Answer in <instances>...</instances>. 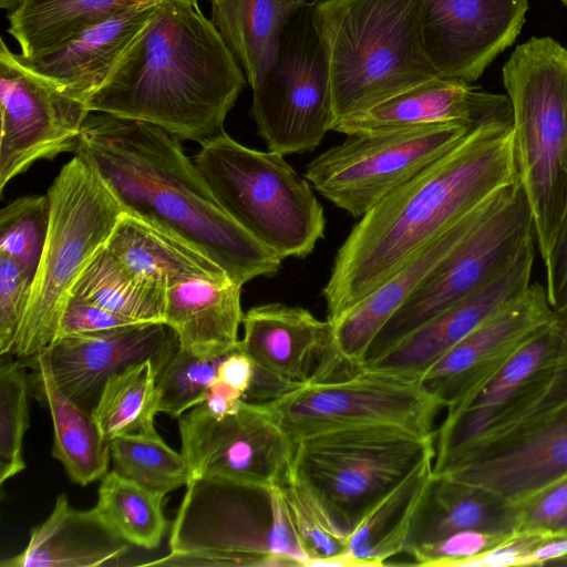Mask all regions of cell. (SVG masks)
I'll list each match as a JSON object with an SVG mask.
<instances>
[{"instance_id":"30bf717a","label":"cell","mask_w":567,"mask_h":567,"mask_svg":"<svg viewBox=\"0 0 567 567\" xmlns=\"http://www.w3.org/2000/svg\"><path fill=\"white\" fill-rule=\"evenodd\" d=\"M433 473L513 505L567 476V348L548 388L526 412L433 464Z\"/></svg>"},{"instance_id":"816d5d0a","label":"cell","mask_w":567,"mask_h":567,"mask_svg":"<svg viewBox=\"0 0 567 567\" xmlns=\"http://www.w3.org/2000/svg\"><path fill=\"white\" fill-rule=\"evenodd\" d=\"M555 318H556L557 322L559 323L565 338L567 339V310L559 312V313H555Z\"/></svg>"},{"instance_id":"e575fe53","label":"cell","mask_w":567,"mask_h":567,"mask_svg":"<svg viewBox=\"0 0 567 567\" xmlns=\"http://www.w3.org/2000/svg\"><path fill=\"white\" fill-rule=\"evenodd\" d=\"M157 374L154 362L145 360L106 380L91 413L107 442L123 435L156 431Z\"/></svg>"},{"instance_id":"83f0119b","label":"cell","mask_w":567,"mask_h":567,"mask_svg":"<svg viewBox=\"0 0 567 567\" xmlns=\"http://www.w3.org/2000/svg\"><path fill=\"white\" fill-rule=\"evenodd\" d=\"M21 361L31 370V394L48 408L51 415L52 456L75 484L85 486L102 480L110 465V442L103 437L91 411L60 389L45 351Z\"/></svg>"},{"instance_id":"8fae6325","label":"cell","mask_w":567,"mask_h":567,"mask_svg":"<svg viewBox=\"0 0 567 567\" xmlns=\"http://www.w3.org/2000/svg\"><path fill=\"white\" fill-rule=\"evenodd\" d=\"M534 239L533 218L518 182L493 213L421 282L370 346L371 362L408 334L506 271Z\"/></svg>"},{"instance_id":"4316f807","label":"cell","mask_w":567,"mask_h":567,"mask_svg":"<svg viewBox=\"0 0 567 567\" xmlns=\"http://www.w3.org/2000/svg\"><path fill=\"white\" fill-rule=\"evenodd\" d=\"M241 287L228 276L189 279L169 287L165 323L175 331L179 348L199 357L225 355L239 349Z\"/></svg>"},{"instance_id":"c3c4849f","label":"cell","mask_w":567,"mask_h":567,"mask_svg":"<svg viewBox=\"0 0 567 567\" xmlns=\"http://www.w3.org/2000/svg\"><path fill=\"white\" fill-rule=\"evenodd\" d=\"M254 371L252 361L240 350L239 346V349L224 357L218 367L217 379L245 398L251 384Z\"/></svg>"},{"instance_id":"277c9868","label":"cell","mask_w":567,"mask_h":567,"mask_svg":"<svg viewBox=\"0 0 567 567\" xmlns=\"http://www.w3.org/2000/svg\"><path fill=\"white\" fill-rule=\"evenodd\" d=\"M313 3L329 68L333 123L439 78L424 48L423 0Z\"/></svg>"},{"instance_id":"bcb514c9","label":"cell","mask_w":567,"mask_h":567,"mask_svg":"<svg viewBox=\"0 0 567 567\" xmlns=\"http://www.w3.org/2000/svg\"><path fill=\"white\" fill-rule=\"evenodd\" d=\"M547 536L516 530L506 540L466 561L463 567L528 566L529 554Z\"/></svg>"},{"instance_id":"ab89813d","label":"cell","mask_w":567,"mask_h":567,"mask_svg":"<svg viewBox=\"0 0 567 567\" xmlns=\"http://www.w3.org/2000/svg\"><path fill=\"white\" fill-rule=\"evenodd\" d=\"M225 355L199 357L178 348L156 378L158 413L179 419L200 404Z\"/></svg>"},{"instance_id":"4dcf8cb0","label":"cell","mask_w":567,"mask_h":567,"mask_svg":"<svg viewBox=\"0 0 567 567\" xmlns=\"http://www.w3.org/2000/svg\"><path fill=\"white\" fill-rule=\"evenodd\" d=\"M308 0H215L212 21L254 89L275 63L282 34Z\"/></svg>"},{"instance_id":"f5cc1de1","label":"cell","mask_w":567,"mask_h":567,"mask_svg":"<svg viewBox=\"0 0 567 567\" xmlns=\"http://www.w3.org/2000/svg\"><path fill=\"white\" fill-rule=\"evenodd\" d=\"M561 1H563V3H564V4H566V6H567V0H561Z\"/></svg>"},{"instance_id":"f1b7e54d","label":"cell","mask_w":567,"mask_h":567,"mask_svg":"<svg viewBox=\"0 0 567 567\" xmlns=\"http://www.w3.org/2000/svg\"><path fill=\"white\" fill-rule=\"evenodd\" d=\"M470 529L515 532V506L482 487L433 473L412 519L404 553Z\"/></svg>"},{"instance_id":"f35d334b","label":"cell","mask_w":567,"mask_h":567,"mask_svg":"<svg viewBox=\"0 0 567 567\" xmlns=\"http://www.w3.org/2000/svg\"><path fill=\"white\" fill-rule=\"evenodd\" d=\"M50 224L48 195H28L0 210V252L13 258L33 278Z\"/></svg>"},{"instance_id":"9a60e30c","label":"cell","mask_w":567,"mask_h":567,"mask_svg":"<svg viewBox=\"0 0 567 567\" xmlns=\"http://www.w3.org/2000/svg\"><path fill=\"white\" fill-rule=\"evenodd\" d=\"M566 348L567 340L554 317L486 373L446 409L436 430L433 464L495 433L526 412L548 388Z\"/></svg>"},{"instance_id":"8992f818","label":"cell","mask_w":567,"mask_h":567,"mask_svg":"<svg viewBox=\"0 0 567 567\" xmlns=\"http://www.w3.org/2000/svg\"><path fill=\"white\" fill-rule=\"evenodd\" d=\"M435 436L394 425L319 432L293 442L287 476L349 538L374 507L435 458Z\"/></svg>"},{"instance_id":"9c48e42d","label":"cell","mask_w":567,"mask_h":567,"mask_svg":"<svg viewBox=\"0 0 567 567\" xmlns=\"http://www.w3.org/2000/svg\"><path fill=\"white\" fill-rule=\"evenodd\" d=\"M194 163L226 213L284 259L306 258L323 238L313 187L284 155L249 148L223 131L200 143Z\"/></svg>"},{"instance_id":"f907efd6","label":"cell","mask_w":567,"mask_h":567,"mask_svg":"<svg viewBox=\"0 0 567 567\" xmlns=\"http://www.w3.org/2000/svg\"><path fill=\"white\" fill-rule=\"evenodd\" d=\"M550 536H567V509L551 529Z\"/></svg>"},{"instance_id":"2e32d148","label":"cell","mask_w":567,"mask_h":567,"mask_svg":"<svg viewBox=\"0 0 567 567\" xmlns=\"http://www.w3.org/2000/svg\"><path fill=\"white\" fill-rule=\"evenodd\" d=\"M178 430L189 480L220 477L275 486L287 477L293 442L265 403L241 400L223 415L200 403L178 419Z\"/></svg>"},{"instance_id":"52a82bcc","label":"cell","mask_w":567,"mask_h":567,"mask_svg":"<svg viewBox=\"0 0 567 567\" xmlns=\"http://www.w3.org/2000/svg\"><path fill=\"white\" fill-rule=\"evenodd\" d=\"M518 179L547 262L567 210V50L550 37L516 47L503 66Z\"/></svg>"},{"instance_id":"d6986e66","label":"cell","mask_w":567,"mask_h":567,"mask_svg":"<svg viewBox=\"0 0 567 567\" xmlns=\"http://www.w3.org/2000/svg\"><path fill=\"white\" fill-rule=\"evenodd\" d=\"M165 322H141L104 332L61 337L44 351L55 382L74 402L91 411L106 380L145 360L158 372L178 350Z\"/></svg>"},{"instance_id":"d6a6232c","label":"cell","mask_w":567,"mask_h":567,"mask_svg":"<svg viewBox=\"0 0 567 567\" xmlns=\"http://www.w3.org/2000/svg\"><path fill=\"white\" fill-rule=\"evenodd\" d=\"M427 462L411 474L365 517L348 538V554L354 567L383 566L404 553L412 519L433 474Z\"/></svg>"},{"instance_id":"7bdbcfd3","label":"cell","mask_w":567,"mask_h":567,"mask_svg":"<svg viewBox=\"0 0 567 567\" xmlns=\"http://www.w3.org/2000/svg\"><path fill=\"white\" fill-rule=\"evenodd\" d=\"M515 532L461 530L414 547L408 554L421 566L463 567L466 561L492 549Z\"/></svg>"},{"instance_id":"ffe728a7","label":"cell","mask_w":567,"mask_h":567,"mask_svg":"<svg viewBox=\"0 0 567 567\" xmlns=\"http://www.w3.org/2000/svg\"><path fill=\"white\" fill-rule=\"evenodd\" d=\"M535 244L532 241L495 280L429 320L361 369L419 381L470 332L527 292L532 285Z\"/></svg>"},{"instance_id":"7c38bea8","label":"cell","mask_w":567,"mask_h":567,"mask_svg":"<svg viewBox=\"0 0 567 567\" xmlns=\"http://www.w3.org/2000/svg\"><path fill=\"white\" fill-rule=\"evenodd\" d=\"M473 126L446 122L349 134L311 159L303 176L327 200L353 218H361L452 148Z\"/></svg>"},{"instance_id":"cb8c5ba5","label":"cell","mask_w":567,"mask_h":567,"mask_svg":"<svg viewBox=\"0 0 567 567\" xmlns=\"http://www.w3.org/2000/svg\"><path fill=\"white\" fill-rule=\"evenodd\" d=\"M240 350L254 367L292 384L318 381L332 349V324L308 309L271 302L244 313Z\"/></svg>"},{"instance_id":"f6af8a7d","label":"cell","mask_w":567,"mask_h":567,"mask_svg":"<svg viewBox=\"0 0 567 567\" xmlns=\"http://www.w3.org/2000/svg\"><path fill=\"white\" fill-rule=\"evenodd\" d=\"M137 323L141 321L70 297L60 319L56 339L104 332Z\"/></svg>"},{"instance_id":"3957f363","label":"cell","mask_w":567,"mask_h":567,"mask_svg":"<svg viewBox=\"0 0 567 567\" xmlns=\"http://www.w3.org/2000/svg\"><path fill=\"white\" fill-rule=\"evenodd\" d=\"M246 75L214 22L190 0H159L105 82L91 112L157 125L199 144L221 133Z\"/></svg>"},{"instance_id":"6da1fadb","label":"cell","mask_w":567,"mask_h":567,"mask_svg":"<svg viewBox=\"0 0 567 567\" xmlns=\"http://www.w3.org/2000/svg\"><path fill=\"white\" fill-rule=\"evenodd\" d=\"M518 181L513 121L473 126L359 218L322 290L327 320L336 322L430 241Z\"/></svg>"},{"instance_id":"5b68a950","label":"cell","mask_w":567,"mask_h":567,"mask_svg":"<svg viewBox=\"0 0 567 567\" xmlns=\"http://www.w3.org/2000/svg\"><path fill=\"white\" fill-rule=\"evenodd\" d=\"M169 555L152 566H308L280 485L189 480Z\"/></svg>"},{"instance_id":"ba28073f","label":"cell","mask_w":567,"mask_h":567,"mask_svg":"<svg viewBox=\"0 0 567 567\" xmlns=\"http://www.w3.org/2000/svg\"><path fill=\"white\" fill-rule=\"evenodd\" d=\"M47 195L48 236L11 353L20 360L41 353L56 339L74 284L106 245L124 213L115 195L81 153H74L63 165Z\"/></svg>"},{"instance_id":"44dd1931","label":"cell","mask_w":567,"mask_h":567,"mask_svg":"<svg viewBox=\"0 0 567 567\" xmlns=\"http://www.w3.org/2000/svg\"><path fill=\"white\" fill-rule=\"evenodd\" d=\"M554 317L546 287L532 282L522 298L470 332L419 382L447 409Z\"/></svg>"},{"instance_id":"db71d44e","label":"cell","mask_w":567,"mask_h":567,"mask_svg":"<svg viewBox=\"0 0 567 567\" xmlns=\"http://www.w3.org/2000/svg\"><path fill=\"white\" fill-rule=\"evenodd\" d=\"M213 1H215V0H210V2H213Z\"/></svg>"},{"instance_id":"5bb4252c","label":"cell","mask_w":567,"mask_h":567,"mask_svg":"<svg viewBox=\"0 0 567 567\" xmlns=\"http://www.w3.org/2000/svg\"><path fill=\"white\" fill-rule=\"evenodd\" d=\"M265 404L292 442L319 432L365 425H394L436 436L434 420L444 408L417 380L369 369L300 384Z\"/></svg>"},{"instance_id":"836d02e7","label":"cell","mask_w":567,"mask_h":567,"mask_svg":"<svg viewBox=\"0 0 567 567\" xmlns=\"http://www.w3.org/2000/svg\"><path fill=\"white\" fill-rule=\"evenodd\" d=\"M166 292L133 272L105 245L85 267L70 297L141 322H165Z\"/></svg>"},{"instance_id":"ee69618b","label":"cell","mask_w":567,"mask_h":567,"mask_svg":"<svg viewBox=\"0 0 567 567\" xmlns=\"http://www.w3.org/2000/svg\"><path fill=\"white\" fill-rule=\"evenodd\" d=\"M518 532H550L567 509V476L514 505Z\"/></svg>"},{"instance_id":"8d00e7d4","label":"cell","mask_w":567,"mask_h":567,"mask_svg":"<svg viewBox=\"0 0 567 567\" xmlns=\"http://www.w3.org/2000/svg\"><path fill=\"white\" fill-rule=\"evenodd\" d=\"M113 471L165 496L189 481L186 461L157 432L123 435L110 441Z\"/></svg>"},{"instance_id":"681fc988","label":"cell","mask_w":567,"mask_h":567,"mask_svg":"<svg viewBox=\"0 0 567 567\" xmlns=\"http://www.w3.org/2000/svg\"><path fill=\"white\" fill-rule=\"evenodd\" d=\"M567 557V536H547L529 554L528 566H539Z\"/></svg>"},{"instance_id":"74e56055","label":"cell","mask_w":567,"mask_h":567,"mask_svg":"<svg viewBox=\"0 0 567 567\" xmlns=\"http://www.w3.org/2000/svg\"><path fill=\"white\" fill-rule=\"evenodd\" d=\"M0 484L25 468L23 436L29 426V374L21 360L1 355L0 362Z\"/></svg>"},{"instance_id":"d590c367","label":"cell","mask_w":567,"mask_h":567,"mask_svg":"<svg viewBox=\"0 0 567 567\" xmlns=\"http://www.w3.org/2000/svg\"><path fill=\"white\" fill-rule=\"evenodd\" d=\"M96 509L132 546L146 550L157 548L165 536L167 519L163 495L107 472L101 480Z\"/></svg>"},{"instance_id":"484cf974","label":"cell","mask_w":567,"mask_h":567,"mask_svg":"<svg viewBox=\"0 0 567 567\" xmlns=\"http://www.w3.org/2000/svg\"><path fill=\"white\" fill-rule=\"evenodd\" d=\"M132 545L94 506L80 511L65 494L56 497L49 517L31 529L29 543L1 567H96L114 565Z\"/></svg>"},{"instance_id":"1f68e13d","label":"cell","mask_w":567,"mask_h":567,"mask_svg":"<svg viewBox=\"0 0 567 567\" xmlns=\"http://www.w3.org/2000/svg\"><path fill=\"white\" fill-rule=\"evenodd\" d=\"M144 1L147 0H16L7 16V31L19 43L22 55L47 54Z\"/></svg>"},{"instance_id":"7402d4cb","label":"cell","mask_w":567,"mask_h":567,"mask_svg":"<svg viewBox=\"0 0 567 567\" xmlns=\"http://www.w3.org/2000/svg\"><path fill=\"white\" fill-rule=\"evenodd\" d=\"M508 187L430 241L400 270L331 323L332 350L344 367L353 371L361 369L382 328L426 276L493 213Z\"/></svg>"},{"instance_id":"b9f144b4","label":"cell","mask_w":567,"mask_h":567,"mask_svg":"<svg viewBox=\"0 0 567 567\" xmlns=\"http://www.w3.org/2000/svg\"><path fill=\"white\" fill-rule=\"evenodd\" d=\"M33 277L0 252V354H11L27 312Z\"/></svg>"},{"instance_id":"d4e9b609","label":"cell","mask_w":567,"mask_h":567,"mask_svg":"<svg viewBox=\"0 0 567 567\" xmlns=\"http://www.w3.org/2000/svg\"><path fill=\"white\" fill-rule=\"evenodd\" d=\"M159 0L134 4L47 54L14 53L20 64L87 102L143 29Z\"/></svg>"},{"instance_id":"e0dca14e","label":"cell","mask_w":567,"mask_h":567,"mask_svg":"<svg viewBox=\"0 0 567 567\" xmlns=\"http://www.w3.org/2000/svg\"><path fill=\"white\" fill-rule=\"evenodd\" d=\"M91 111L0 47V193L35 162L75 153Z\"/></svg>"},{"instance_id":"7a4b0ae2","label":"cell","mask_w":567,"mask_h":567,"mask_svg":"<svg viewBox=\"0 0 567 567\" xmlns=\"http://www.w3.org/2000/svg\"><path fill=\"white\" fill-rule=\"evenodd\" d=\"M75 153L90 161L124 213L190 244L236 284L280 271L284 258L226 213L181 140L162 127L91 112Z\"/></svg>"},{"instance_id":"603a6c76","label":"cell","mask_w":567,"mask_h":567,"mask_svg":"<svg viewBox=\"0 0 567 567\" xmlns=\"http://www.w3.org/2000/svg\"><path fill=\"white\" fill-rule=\"evenodd\" d=\"M492 121H513L507 95L481 91L463 81L433 78L337 120L331 131L349 135L446 122L477 125Z\"/></svg>"},{"instance_id":"ac0fdd59","label":"cell","mask_w":567,"mask_h":567,"mask_svg":"<svg viewBox=\"0 0 567 567\" xmlns=\"http://www.w3.org/2000/svg\"><path fill=\"white\" fill-rule=\"evenodd\" d=\"M528 0H423L424 48L439 78L473 83L516 40Z\"/></svg>"},{"instance_id":"60d3db41","label":"cell","mask_w":567,"mask_h":567,"mask_svg":"<svg viewBox=\"0 0 567 567\" xmlns=\"http://www.w3.org/2000/svg\"><path fill=\"white\" fill-rule=\"evenodd\" d=\"M280 487L308 566L354 567L348 539L330 526L310 497L288 476Z\"/></svg>"},{"instance_id":"7dc6e473","label":"cell","mask_w":567,"mask_h":567,"mask_svg":"<svg viewBox=\"0 0 567 567\" xmlns=\"http://www.w3.org/2000/svg\"><path fill=\"white\" fill-rule=\"evenodd\" d=\"M546 293L555 313L567 310V210L560 221L547 262Z\"/></svg>"},{"instance_id":"f546056e","label":"cell","mask_w":567,"mask_h":567,"mask_svg":"<svg viewBox=\"0 0 567 567\" xmlns=\"http://www.w3.org/2000/svg\"><path fill=\"white\" fill-rule=\"evenodd\" d=\"M106 248L133 272L166 289L189 279H219L225 270L185 240L123 213Z\"/></svg>"},{"instance_id":"4fadbf2b","label":"cell","mask_w":567,"mask_h":567,"mask_svg":"<svg viewBox=\"0 0 567 567\" xmlns=\"http://www.w3.org/2000/svg\"><path fill=\"white\" fill-rule=\"evenodd\" d=\"M313 0L287 25L275 63L252 90L250 114L269 151L317 148L333 124L329 68L313 22Z\"/></svg>"}]
</instances>
